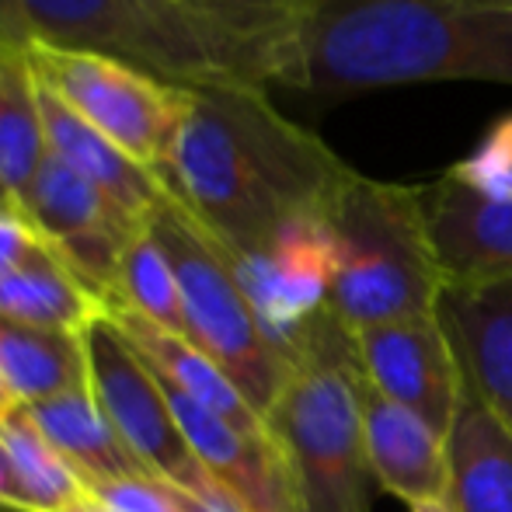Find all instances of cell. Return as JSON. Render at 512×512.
<instances>
[{
    "instance_id": "1",
    "label": "cell",
    "mask_w": 512,
    "mask_h": 512,
    "mask_svg": "<svg viewBox=\"0 0 512 512\" xmlns=\"http://www.w3.org/2000/svg\"><path fill=\"white\" fill-rule=\"evenodd\" d=\"M356 168L283 115L269 88L189 84L161 182L237 258L265 255L297 223L328 220Z\"/></svg>"
},
{
    "instance_id": "2",
    "label": "cell",
    "mask_w": 512,
    "mask_h": 512,
    "mask_svg": "<svg viewBox=\"0 0 512 512\" xmlns=\"http://www.w3.org/2000/svg\"><path fill=\"white\" fill-rule=\"evenodd\" d=\"M512 88V7L471 0H310L283 88L321 105L405 84Z\"/></svg>"
},
{
    "instance_id": "3",
    "label": "cell",
    "mask_w": 512,
    "mask_h": 512,
    "mask_svg": "<svg viewBox=\"0 0 512 512\" xmlns=\"http://www.w3.org/2000/svg\"><path fill=\"white\" fill-rule=\"evenodd\" d=\"M290 467L297 512H370L373 471L363 439L359 359L331 310L300 338L297 370L265 415Z\"/></svg>"
},
{
    "instance_id": "4",
    "label": "cell",
    "mask_w": 512,
    "mask_h": 512,
    "mask_svg": "<svg viewBox=\"0 0 512 512\" xmlns=\"http://www.w3.org/2000/svg\"><path fill=\"white\" fill-rule=\"evenodd\" d=\"M335 283L328 310L345 331L436 314L443 293L422 185L352 175L328 216Z\"/></svg>"
},
{
    "instance_id": "5",
    "label": "cell",
    "mask_w": 512,
    "mask_h": 512,
    "mask_svg": "<svg viewBox=\"0 0 512 512\" xmlns=\"http://www.w3.org/2000/svg\"><path fill=\"white\" fill-rule=\"evenodd\" d=\"M147 223L175 265L185 338L241 387L251 405L269 415L272 401L297 370V359L286 356L265 331L237 279L230 251L171 192H164Z\"/></svg>"
},
{
    "instance_id": "6",
    "label": "cell",
    "mask_w": 512,
    "mask_h": 512,
    "mask_svg": "<svg viewBox=\"0 0 512 512\" xmlns=\"http://www.w3.org/2000/svg\"><path fill=\"white\" fill-rule=\"evenodd\" d=\"M28 63L39 84H46L63 105L126 150L136 164L157 178L164 175L189 102V84L164 81L119 56L46 42L28 46Z\"/></svg>"
},
{
    "instance_id": "7",
    "label": "cell",
    "mask_w": 512,
    "mask_h": 512,
    "mask_svg": "<svg viewBox=\"0 0 512 512\" xmlns=\"http://www.w3.org/2000/svg\"><path fill=\"white\" fill-rule=\"evenodd\" d=\"M32 42L119 56L175 84L234 81L175 0H18Z\"/></svg>"
},
{
    "instance_id": "8",
    "label": "cell",
    "mask_w": 512,
    "mask_h": 512,
    "mask_svg": "<svg viewBox=\"0 0 512 512\" xmlns=\"http://www.w3.org/2000/svg\"><path fill=\"white\" fill-rule=\"evenodd\" d=\"M81 342L84 359H88L91 394H95L102 415L112 422V429L122 436V443L136 453V460L154 478L168 481L196 499L234 502L199 464L157 373L115 328L108 310L81 331Z\"/></svg>"
},
{
    "instance_id": "9",
    "label": "cell",
    "mask_w": 512,
    "mask_h": 512,
    "mask_svg": "<svg viewBox=\"0 0 512 512\" xmlns=\"http://www.w3.org/2000/svg\"><path fill=\"white\" fill-rule=\"evenodd\" d=\"M352 342L366 384L446 436L464 401V380L436 314L363 328Z\"/></svg>"
},
{
    "instance_id": "10",
    "label": "cell",
    "mask_w": 512,
    "mask_h": 512,
    "mask_svg": "<svg viewBox=\"0 0 512 512\" xmlns=\"http://www.w3.org/2000/svg\"><path fill=\"white\" fill-rule=\"evenodd\" d=\"M230 258L272 342L290 359H297L300 338L307 324L328 310L331 283H335L338 255L328 220L297 223L265 255Z\"/></svg>"
},
{
    "instance_id": "11",
    "label": "cell",
    "mask_w": 512,
    "mask_h": 512,
    "mask_svg": "<svg viewBox=\"0 0 512 512\" xmlns=\"http://www.w3.org/2000/svg\"><path fill=\"white\" fill-rule=\"evenodd\" d=\"M161 387L199 464L237 506L244 512H297L290 467L272 432H244L168 380Z\"/></svg>"
},
{
    "instance_id": "12",
    "label": "cell",
    "mask_w": 512,
    "mask_h": 512,
    "mask_svg": "<svg viewBox=\"0 0 512 512\" xmlns=\"http://www.w3.org/2000/svg\"><path fill=\"white\" fill-rule=\"evenodd\" d=\"M422 203L446 286L512 279V199L485 196L443 175L422 185Z\"/></svg>"
},
{
    "instance_id": "13",
    "label": "cell",
    "mask_w": 512,
    "mask_h": 512,
    "mask_svg": "<svg viewBox=\"0 0 512 512\" xmlns=\"http://www.w3.org/2000/svg\"><path fill=\"white\" fill-rule=\"evenodd\" d=\"M436 321L460 366L464 394L512 432V279L488 286H443Z\"/></svg>"
},
{
    "instance_id": "14",
    "label": "cell",
    "mask_w": 512,
    "mask_h": 512,
    "mask_svg": "<svg viewBox=\"0 0 512 512\" xmlns=\"http://www.w3.org/2000/svg\"><path fill=\"white\" fill-rule=\"evenodd\" d=\"M310 0H175L234 81L283 88Z\"/></svg>"
},
{
    "instance_id": "15",
    "label": "cell",
    "mask_w": 512,
    "mask_h": 512,
    "mask_svg": "<svg viewBox=\"0 0 512 512\" xmlns=\"http://www.w3.org/2000/svg\"><path fill=\"white\" fill-rule=\"evenodd\" d=\"M363 439L377 488L408 509L446 499V436L415 411L377 394L359 373Z\"/></svg>"
},
{
    "instance_id": "16",
    "label": "cell",
    "mask_w": 512,
    "mask_h": 512,
    "mask_svg": "<svg viewBox=\"0 0 512 512\" xmlns=\"http://www.w3.org/2000/svg\"><path fill=\"white\" fill-rule=\"evenodd\" d=\"M35 84H39V77H35ZM39 112L49 154L60 157L67 168H74L91 185H98L105 196H112L115 203L126 206L133 216L150 220L154 206L168 192L154 171L136 164L126 150H119L91 122H84L74 108L63 105L46 84H39Z\"/></svg>"
},
{
    "instance_id": "17",
    "label": "cell",
    "mask_w": 512,
    "mask_h": 512,
    "mask_svg": "<svg viewBox=\"0 0 512 512\" xmlns=\"http://www.w3.org/2000/svg\"><path fill=\"white\" fill-rule=\"evenodd\" d=\"M443 502L450 512H512V432L467 394L446 429Z\"/></svg>"
},
{
    "instance_id": "18",
    "label": "cell",
    "mask_w": 512,
    "mask_h": 512,
    "mask_svg": "<svg viewBox=\"0 0 512 512\" xmlns=\"http://www.w3.org/2000/svg\"><path fill=\"white\" fill-rule=\"evenodd\" d=\"M105 310L115 321V328L129 338V345L147 359V366L161 380H168L171 387H178V391H185L189 398H196L199 405L216 411V415L227 418L237 429L269 432L262 411L251 405L241 394V387H237L203 349H196L185 335H171V331L143 321L140 314H133V310H126V307H105Z\"/></svg>"
},
{
    "instance_id": "19",
    "label": "cell",
    "mask_w": 512,
    "mask_h": 512,
    "mask_svg": "<svg viewBox=\"0 0 512 512\" xmlns=\"http://www.w3.org/2000/svg\"><path fill=\"white\" fill-rule=\"evenodd\" d=\"M28 411H32L35 425L49 436V443L77 471V478L84 481V492L98 485H112V481H129L150 474L136 460V453L122 443V436L112 429V422L102 415L91 387H77L70 394L32 405Z\"/></svg>"
},
{
    "instance_id": "20",
    "label": "cell",
    "mask_w": 512,
    "mask_h": 512,
    "mask_svg": "<svg viewBox=\"0 0 512 512\" xmlns=\"http://www.w3.org/2000/svg\"><path fill=\"white\" fill-rule=\"evenodd\" d=\"M105 307V300L56 255L49 241H42L18 269L0 276V317L7 321L81 335L98 314H105Z\"/></svg>"
},
{
    "instance_id": "21",
    "label": "cell",
    "mask_w": 512,
    "mask_h": 512,
    "mask_svg": "<svg viewBox=\"0 0 512 512\" xmlns=\"http://www.w3.org/2000/svg\"><path fill=\"white\" fill-rule=\"evenodd\" d=\"M0 373L14 405H42L88 387L84 342L74 331H49L0 317Z\"/></svg>"
},
{
    "instance_id": "22",
    "label": "cell",
    "mask_w": 512,
    "mask_h": 512,
    "mask_svg": "<svg viewBox=\"0 0 512 512\" xmlns=\"http://www.w3.org/2000/svg\"><path fill=\"white\" fill-rule=\"evenodd\" d=\"M49 157L28 49H0V178L25 209V196Z\"/></svg>"
},
{
    "instance_id": "23",
    "label": "cell",
    "mask_w": 512,
    "mask_h": 512,
    "mask_svg": "<svg viewBox=\"0 0 512 512\" xmlns=\"http://www.w3.org/2000/svg\"><path fill=\"white\" fill-rule=\"evenodd\" d=\"M108 307H126L140 314L143 321L171 331V335H185V310L175 265H171L164 244L157 241V234L150 230V223H143L122 251Z\"/></svg>"
},
{
    "instance_id": "24",
    "label": "cell",
    "mask_w": 512,
    "mask_h": 512,
    "mask_svg": "<svg viewBox=\"0 0 512 512\" xmlns=\"http://www.w3.org/2000/svg\"><path fill=\"white\" fill-rule=\"evenodd\" d=\"M0 439L35 512H63L84 495V481L35 425L28 408L14 405L0 415Z\"/></svg>"
},
{
    "instance_id": "25",
    "label": "cell",
    "mask_w": 512,
    "mask_h": 512,
    "mask_svg": "<svg viewBox=\"0 0 512 512\" xmlns=\"http://www.w3.org/2000/svg\"><path fill=\"white\" fill-rule=\"evenodd\" d=\"M446 175L485 192V196L512 199V115L495 119L474 143L471 154L453 164Z\"/></svg>"
},
{
    "instance_id": "26",
    "label": "cell",
    "mask_w": 512,
    "mask_h": 512,
    "mask_svg": "<svg viewBox=\"0 0 512 512\" xmlns=\"http://www.w3.org/2000/svg\"><path fill=\"white\" fill-rule=\"evenodd\" d=\"M88 495H95L112 512H182V488L168 485L154 474L88 488Z\"/></svg>"
},
{
    "instance_id": "27",
    "label": "cell",
    "mask_w": 512,
    "mask_h": 512,
    "mask_svg": "<svg viewBox=\"0 0 512 512\" xmlns=\"http://www.w3.org/2000/svg\"><path fill=\"white\" fill-rule=\"evenodd\" d=\"M42 241L46 237L35 230V223L25 213H0V276H7L28 255H35Z\"/></svg>"
},
{
    "instance_id": "28",
    "label": "cell",
    "mask_w": 512,
    "mask_h": 512,
    "mask_svg": "<svg viewBox=\"0 0 512 512\" xmlns=\"http://www.w3.org/2000/svg\"><path fill=\"white\" fill-rule=\"evenodd\" d=\"M0 512H35L25 495V488H21L18 474H14V464H11V457H7L4 439H0Z\"/></svg>"
},
{
    "instance_id": "29",
    "label": "cell",
    "mask_w": 512,
    "mask_h": 512,
    "mask_svg": "<svg viewBox=\"0 0 512 512\" xmlns=\"http://www.w3.org/2000/svg\"><path fill=\"white\" fill-rule=\"evenodd\" d=\"M32 32L25 25L18 0H0V49H28Z\"/></svg>"
},
{
    "instance_id": "30",
    "label": "cell",
    "mask_w": 512,
    "mask_h": 512,
    "mask_svg": "<svg viewBox=\"0 0 512 512\" xmlns=\"http://www.w3.org/2000/svg\"><path fill=\"white\" fill-rule=\"evenodd\" d=\"M63 512H112V509H108V506H102V502H98L95 495H88V492H84L81 499L74 502V506H67V509H63Z\"/></svg>"
},
{
    "instance_id": "31",
    "label": "cell",
    "mask_w": 512,
    "mask_h": 512,
    "mask_svg": "<svg viewBox=\"0 0 512 512\" xmlns=\"http://www.w3.org/2000/svg\"><path fill=\"white\" fill-rule=\"evenodd\" d=\"M0 213H25V209L18 206V199L11 196V189L4 185V178H0Z\"/></svg>"
},
{
    "instance_id": "32",
    "label": "cell",
    "mask_w": 512,
    "mask_h": 512,
    "mask_svg": "<svg viewBox=\"0 0 512 512\" xmlns=\"http://www.w3.org/2000/svg\"><path fill=\"white\" fill-rule=\"evenodd\" d=\"M14 408V398H11V391H7V384H4V373H0V415L4 411H11Z\"/></svg>"
},
{
    "instance_id": "33",
    "label": "cell",
    "mask_w": 512,
    "mask_h": 512,
    "mask_svg": "<svg viewBox=\"0 0 512 512\" xmlns=\"http://www.w3.org/2000/svg\"><path fill=\"white\" fill-rule=\"evenodd\" d=\"M408 512H450L446 502H432V506H418V509H408Z\"/></svg>"
},
{
    "instance_id": "34",
    "label": "cell",
    "mask_w": 512,
    "mask_h": 512,
    "mask_svg": "<svg viewBox=\"0 0 512 512\" xmlns=\"http://www.w3.org/2000/svg\"><path fill=\"white\" fill-rule=\"evenodd\" d=\"M471 4H485V7H512V0H471Z\"/></svg>"
}]
</instances>
